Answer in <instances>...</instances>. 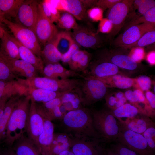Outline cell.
Here are the masks:
<instances>
[{"label":"cell","instance_id":"cell-1","mask_svg":"<svg viewBox=\"0 0 155 155\" xmlns=\"http://www.w3.org/2000/svg\"><path fill=\"white\" fill-rule=\"evenodd\" d=\"M61 132L79 139H96L101 137L94 127L91 110L83 107L67 112L61 119Z\"/></svg>","mask_w":155,"mask_h":155},{"label":"cell","instance_id":"cell-2","mask_svg":"<svg viewBox=\"0 0 155 155\" xmlns=\"http://www.w3.org/2000/svg\"><path fill=\"white\" fill-rule=\"evenodd\" d=\"M31 101L29 94L22 96L13 109L8 122L3 140L9 147L26 132Z\"/></svg>","mask_w":155,"mask_h":155},{"label":"cell","instance_id":"cell-3","mask_svg":"<svg viewBox=\"0 0 155 155\" xmlns=\"http://www.w3.org/2000/svg\"><path fill=\"white\" fill-rule=\"evenodd\" d=\"M94 128L104 142L116 141L120 127L119 118L109 109L91 110Z\"/></svg>","mask_w":155,"mask_h":155},{"label":"cell","instance_id":"cell-4","mask_svg":"<svg viewBox=\"0 0 155 155\" xmlns=\"http://www.w3.org/2000/svg\"><path fill=\"white\" fill-rule=\"evenodd\" d=\"M77 87L83 106H89L105 98L108 88L99 80L85 76Z\"/></svg>","mask_w":155,"mask_h":155},{"label":"cell","instance_id":"cell-5","mask_svg":"<svg viewBox=\"0 0 155 155\" xmlns=\"http://www.w3.org/2000/svg\"><path fill=\"white\" fill-rule=\"evenodd\" d=\"M0 22L5 24L14 37L22 44L41 58L40 44L33 29L12 22L3 16L0 18Z\"/></svg>","mask_w":155,"mask_h":155},{"label":"cell","instance_id":"cell-6","mask_svg":"<svg viewBox=\"0 0 155 155\" xmlns=\"http://www.w3.org/2000/svg\"><path fill=\"white\" fill-rule=\"evenodd\" d=\"M26 79L29 89L40 88L60 92L75 88L81 81L74 78L55 79L39 76Z\"/></svg>","mask_w":155,"mask_h":155},{"label":"cell","instance_id":"cell-7","mask_svg":"<svg viewBox=\"0 0 155 155\" xmlns=\"http://www.w3.org/2000/svg\"><path fill=\"white\" fill-rule=\"evenodd\" d=\"M128 52V49L122 47L105 49L98 52L96 57L111 63L120 69L135 71L140 68L141 65L129 57Z\"/></svg>","mask_w":155,"mask_h":155},{"label":"cell","instance_id":"cell-8","mask_svg":"<svg viewBox=\"0 0 155 155\" xmlns=\"http://www.w3.org/2000/svg\"><path fill=\"white\" fill-rule=\"evenodd\" d=\"M133 0H121L108 10L107 18L112 24L113 28L107 38L112 41L123 27L132 8Z\"/></svg>","mask_w":155,"mask_h":155},{"label":"cell","instance_id":"cell-9","mask_svg":"<svg viewBox=\"0 0 155 155\" xmlns=\"http://www.w3.org/2000/svg\"><path fill=\"white\" fill-rule=\"evenodd\" d=\"M116 141L124 145L138 155H155L143 135L128 130L120 123L119 132Z\"/></svg>","mask_w":155,"mask_h":155},{"label":"cell","instance_id":"cell-10","mask_svg":"<svg viewBox=\"0 0 155 155\" xmlns=\"http://www.w3.org/2000/svg\"><path fill=\"white\" fill-rule=\"evenodd\" d=\"M33 30L40 44L44 46L58 32L56 26L45 13L42 2L38 3V17Z\"/></svg>","mask_w":155,"mask_h":155},{"label":"cell","instance_id":"cell-11","mask_svg":"<svg viewBox=\"0 0 155 155\" xmlns=\"http://www.w3.org/2000/svg\"><path fill=\"white\" fill-rule=\"evenodd\" d=\"M155 24L146 23L129 27L112 41L115 48L132 44L146 32L154 30Z\"/></svg>","mask_w":155,"mask_h":155},{"label":"cell","instance_id":"cell-12","mask_svg":"<svg viewBox=\"0 0 155 155\" xmlns=\"http://www.w3.org/2000/svg\"><path fill=\"white\" fill-rule=\"evenodd\" d=\"M44 119L36 102L31 99L26 132L28 137L34 143L38 149V139L43 130Z\"/></svg>","mask_w":155,"mask_h":155},{"label":"cell","instance_id":"cell-13","mask_svg":"<svg viewBox=\"0 0 155 155\" xmlns=\"http://www.w3.org/2000/svg\"><path fill=\"white\" fill-rule=\"evenodd\" d=\"M87 27L79 25L73 30L72 36L74 41L80 46L86 48H98L103 44L104 39Z\"/></svg>","mask_w":155,"mask_h":155},{"label":"cell","instance_id":"cell-14","mask_svg":"<svg viewBox=\"0 0 155 155\" xmlns=\"http://www.w3.org/2000/svg\"><path fill=\"white\" fill-rule=\"evenodd\" d=\"M38 3L37 0H24L15 18L16 23L33 30L38 17Z\"/></svg>","mask_w":155,"mask_h":155},{"label":"cell","instance_id":"cell-15","mask_svg":"<svg viewBox=\"0 0 155 155\" xmlns=\"http://www.w3.org/2000/svg\"><path fill=\"white\" fill-rule=\"evenodd\" d=\"M120 68L113 63L96 58L91 61L89 65L83 72L86 76L94 78H102L118 74H123Z\"/></svg>","mask_w":155,"mask_h":155},{"label":"cell","instance_id":"cell-16","mask_svg":"<svg viewBox=\"0 0 155 155\" xmlns=\"http://www.w3.org/2000/svg\"><path fill=\"white\" fill-rule=\"evenodd\" d=\"M72 139L70 150L75 155H102L104 150L100 144V142H103L102 140Z\"/></svg>","mask_w":155,"mask_h":155},{"label":"cell","instance_id":"cell-17","mask_svg":"<svg viewBox=\"0 0 155 155\" xmlns=\"http://www.w3.org/2000/svg\"><path fill=\"white\" fill-rule=\"evenodd\" d=\"M97 0H61L60 3L63 11H66L79 20L86 17L87 10L95 6Z\"/></svg>","mask_w":155,"mask_h":155},{"label":"cell","instance_id":"cell-18","mask_svg":"<svg viewBox=\"0 0 155 155\" xmlns=\"http://www.w3.org/2000/svg\"><path fill=\"white\" fill-rule=\"evenodd\" d=\"M28 94L29 89L26 79L19 78L9 81H0V98Z\"/></svg>","mask_w":155,"mask_h":155},{"label":"cell","instance_id":"cell-19","mask_svg":"<svg viewBox=\"0 0 155 155\" xmlns=\"http://www.w3.org/2000/svg\"><path fill=\"white\" fill-rule=\"evenodd\" d=\"M2 57L7 62L12 72L17 77H23L28 79L38 76L39 74L36 69L27 62L21 59Z\"/></svg>","mask_w":155,"mask_h":155},{"label":"cell","instance_id":"cell-20","mask_svg":"<svg viewBox=\"0 0 155 155\" xmlns=\"http://www.w3.org/2000/svg\"><path fill=\"white\" fill-rule=\"evenodd\" d=\"M119 119L121 125L126 129L141 134L148 128L155 126L150 117L142 113L125 120Z\"/></svg>","mask_w":155,"mask_h":155},{"label":"cell","instance_id":"cell-21","mask_svg":"<svg viewBox=\"0 0 155 155\" xmlns=\"http://www.w3.org/2000/svg\"><path fill=\"white\" fill-rule=\"evenodd\" d=\"M42 75L44 77L55 79H59V77L61 79L84 77L77 72L64 67L59 62L44 65Z\"/></svg>","mask_w":155,"mask_h":155},{"label":"cell","instance_id":"cell-22","mask_svg":"<svg viewBox=\"0 0 155 155\" xmlns=\"http://www.w3.org/2000/svg\"><path fill=\"white\" fill-rule=\"evenodd\" d=\"M10 35L11 39L18 46L20 59L30 64L35 68L39 74L42 75L44 65L42 59L22 44L13 35L10 34Z\"/></svg>","mask_w":155,"mask_h":155},{"label":"cell","instance_id":"cell-23","mask_svg":"<svg viewBox=\"0 0 155 155\" xmlns=\"http://www.w3.org/2000/svg\"><path fill=\"white\" fill-rule=\"evenodd\" d=\"M54 126L52 121L44 118L43 131L38 139V149L42 155H48L53 139Z\"/></svg>","mask_w":155,"mask_h":155},{"label":"cell","instance_id":"cell-24","mask_svg":"<svg viewBox=\"0 0 155 155\" xmlns=\"http://www.w3.org/2000/svg\"><path fill=\"white\" fill-rule=\"evenodd\" d=\"M96 78L102 82L108 88L127 89L134 87L135 83V78L129 77L123 74H118Z\"/></svg>","mask_w":155,"mask_h":155},{"label":"cell","instance_id":"cell-25","mask_svg":"<svg viewBox=\"0 0 155 155\" xmlns=\"http://www.w3.org/2000/svg\"><path fill=\"white\" fill-rule=\"evenodd\" d=\"M11 147L17 155H42L34 143L24 135L16 140Z\"/></svg>","mask_w":155,"mask_h":155},{"label":"cell","instance_id":"cell-26","mask_svg":"<svg viewBox=\"0 0 155 155\" xmlns=\"http://www.w3.org/2000/svg\"><path fill=\"white\" fill-rule=\"evenodd\" d=\"M91 54L85 50H79L68 62L70 69L77 72H83L87 69L91 60Z\"/></svg>","mask_w":155,"mask_h":155},{"label":"cell","instance_id":"cell-27","mask_svg":"<svg viewBox=\"0 0 155 155\" xmlns=\"http://www.w3.org/2000/svg\"><path fill=\"white\" fill-rule=\"evenodd\" d=\"M72 140V137L64 133H54L48 155H57L63 151L70 150Z\"/></svg>","mask_w":155,"mask_h":155},{"label":"cell","instance_id":"cell-28","mask_svg":"<svg viewBox=\"0 0 155 155\" xmlns=\"http://www.w3.org/2000/svg\"><path fill=\"white\" fill-rule=\"evenodd\" d=\"M0 39L1 56L7 58L20 59L18 46L10 38L9 34L5 30Z\"/></svg>","mask_w":155,"mask_h":155},{"label":"cell","instance_id":"cell-29","mask_svg":"<svg viewBox=\"0 0 155 155\" xmlns=\"http://www.w3.org/2000/svg\"><path fill=\"white\" fill-rule=\"evenodd\" d=\"M22 96H13L9 99L6 103L3 114L0 119V142L4 139L7 124L12 112Z\"/></svg>","mask_w":155,"mask_h":155},{"label":"cell","instance_id":"cell-30","mask_svg":"<svg viewBox=\"0 0 155 155\" xmlns=\"http://www.w3.org/2000/svg\"><path fill=\"white\" fill-rule=\"evenodd\" d=\"M61 100L62 105L66 111H69L84 107L77 88L63 94Z\"/></svg>","mask_w":155,"mask_h":155},{"label":"cell","instance_id":"cell-31","mask_svg":"<svg viewBox=\"0 0 155 155\" xmlns=\"http://www.w3.org/2000/svg\"><path fill=\"white\" fill-rule=\"evenodd\" d=\"M54 38L44 45L42 50L41 57L44 65L58 63L61 61L62 55L55 45Z\"/></svg>","mask_w":155,"mask_h":155},{"label":"cell","instance_id":"cell-32","mask_svg":"<svg viewBox=\"0 0 155 155\" xmlns=\"http://www.w3.org/2000/svg\"><path fill=\"white\" fill-rule=\"evenodd\" d=\"M69 91L55 92L42 89H30L29 94L31 99L36 102L43 103L61 97Z\"/></svg>","mask_w":155,"mask_h":155},{"label":"cell","instance_id":"cell-33","mask_svg":"<svg viewBox=\"0 0 155 155\" xmlns=\"http://www.w3.org/2000/svg\"><path fill=\"white\" fill-rule=\"evenodd\" d=\"M113 115L117 118H131L140 113L145 114L137 106L130 103H126L122 106L113 110L110 109Z\"/></svg>","mask_w":155,"mask_h":155},{"label":"cell","instance_id":"cell-34","mask_svg":"<svg viewBox=\"0 0 155 155\" xmlns=\"http://www.w3.org/2000/svg\"><path fill=\"white\" fill-rule=\"evenodd\" d=\"M54 40L57 49L62 55L68 51L75 42L71 35L66 31L58 32Z\"/></svg>","mask_w":155,"mask_h":155},{"label":"cell","instance_id":"cell-35","mask_svg":"<svg viewBox=\"0 0 155 155\" xmlns=\"http://www.w3.org/2000/svg\"><path fill=\"white\" fill-rule=\"evenodd\" d=\"M24 0H0V10L5 18H15L18 9Z\"/></svg>","mask_w":155,"mask_h":155},{"label":"cell","instance_id":"cell-36","mask_svg":"<svg viewBox=\"0 0 155 155\" xmlns=\"http://www.w3.org/2000/svg\"><path fill=\"white\" fill-rule=\"evenodd\" d=\"M57 22L59 27L67 30H74L78 26L75 18L66 11L60 12L59 18Z\"/></svg>","mask_w":155,"mask_h":155},{"label":"cell","instance_id":"cell-37","mask_svg":"<svg viewBox=\"0 0 155 155\" xmlns=\"http://www.w3.org/2000/svg\"><path fill=\"white\" fill-rule=\"evenodd\" d=\"M146 23L155 24V6L143 15L130 20L125 24V29L132 26Z\"/></svg>","mask_w":155,"mask_h":155},{"label":"cell","instance_id":"cell-38","mask_svg":"<svg viewBox=\"0 0 155 155\" xmlns=\"http://www.w3.org/2000/svg\"><path fill=\"white\" fill-rule=\"evenodd\" d=\"M155 41V30L146 32L134 43L120 47L127 49L135 47H143L154 43Z\"/></svg>","mask_w":155,"mask_h":155},{"label":"cell","instance_id":"cell-39","mask_svg":"<svg viewBox=\"0 0 155 155\" xmlns=\"http://www.w3.org/2000/svg\"><path fill=\"white\" fill-rule=\"evenodd\" d=\"M154 6L155 0H133L132 8H133V10L137 9V17L144 14L148 10Z\"/></svg>","mask_w":155,"mask_h":155},{"label":"cell","instance_id":"cell-40","mask_svg":"<svg viewBox=\"0 0 155 155\" xmlns=\"http://www.w3.org/2000/svg\"><path fill=\"white\" fill-rule=\"evenodd\" d=\"M18 78L12 72L4 58L0 56V81H9Z\"/></svg>","mask_w":155,"mask_h":155},{"label":"cell","instance_id":"cell-41","mask_svg":"<svg viewBox=\"0 0 155 155\" xmlns=\"http://www.w3.org/2000/svg\"><path fill=\"white\" fill-rule=\"evenodd\" d=\"M152 84V81L151 78L147 76L142 75L135 78L134 87L143 92H146L150 89Z\"/></svg>","mask_w":155,"mask_h":155},{"label":"cell","instance_id":"cell-42","mask_svg":"<svg viewBox=\"0 0 155 155\" xmlns=\"http://www.w3.org/2000/svg\"><path fill=\"white\" fill-rule=\"evenodd\" d=\"M42 3L44 12L47 16L53 22H57L60 15L59 11L54 6H51L46 1Z\"/></svg>","mask_w":155,"mask_h":155},{"label":"cell","instance_id":"cell-43","mask_svg":"<svg viewBox=\"0 0 155 155\" xmlns=\"http://www.w3.org/2000/svg\"><path fill=\"white\" fill-rule=\"evenodd\" d=\"M110 145L112 151L119 155H138L135 152L117 141Z\"/></svg>","mask_w":155,"mask_h":155},{"label":"cell","instance_id":"cell-44","mask_svg":"<svg viewBox=\"0 0 155 155\" xmlns=\"http://www.w3.org/2000/svg\"><path fill=\"white\" fill-rule=\"evenodd\" d=\"M149 148L153 151L155 150V126L147 129L142 134Z\"/></svg>","mask_w":155,"mask_h":155},{"label":"cell","instance_id":"cell-45","mask_svg":"<svg viewBox=\"0 0 155 155\" xmlns=\"http://www.w3.org/2000/svg\"><path fill=\"white\" fill-rule=\"evenodd\" d=\"M130 49L128 52L129 55L136 63H140L146 56L144 47H135Z\"/></svg>","mask_w":155,"mask_h":155},{"label":"cell","instance_id":"cell-46","mask_svg":"<svg viewBox=\"0 0 155 155\" xmlns=\"http://www.w3.org/2000/svg\"><path fill=\"white\" fill-rule=\"evenodd\" d=\"M103 11L102 9L94 6L87 10L86 15L94 22L100 21L103 18Z\"/></svg>","mask_w":155,"mask_h":155},{"label":"cell","instance_id":"cell-47","mask_svg":"<svg viewBox=\"0 0 155 155\" xmlns=\"http://www.w3.org/2000/svg\"><path fill=\"white\" fill-rule=\"evenodd\" d=\"M113 28L112 24L107 18H103L100 21L97 32L109 34Z\"/></svg>","mask_w":155,"mask_h":155},{"label":"cell","instance_id":"cell-48","mask_svg":"<svg viewBox=\"0 0 155 155\" xmlns=\"http://www.w3.org/2000/svg\"><path fill=\"white\" fill-rule=\"evenodd\" d=\"M79 50V46L75 42L68 51L62 55L61 61L63 63H68L73 55Z\"/></svg>","mask_w":155,"mask_h":155},{"label":"cell","instance_id":"cell-49","mask_svg":"<svg viewBox=\"0 0 155 155\" xmlns=\"http://www.w3.org/2000/svg\"><path fill=\"white\" fill-rule=\"evenodd\" d=\"M121 0H97L95 6L102 9L103 11L109 9Z\"/></svg>","mask_w":155,"mask_h":155},{"label":"cell","instance_id":"cell-50","mask_svg":"<svg viewBox=\"0 0 155 155\" xmlns=\"http://www.w3.org/2000/svg\"><path fill=\"white\" fill-rule=\"evenodd\" d=\"M145 95L150 110L154 117L155 112V94L149 90L146 91Z\"/></svg>","mask_w":155,"mask_h":155},{"label":"cell","instance_id":"cell-51","mask_svg":"<svg viewBox=\"0 0 155 155\" xmlns=\"http://www.w3.org/2000/svg\"><path fill=\"white\" fill-rule=\"evenodd\" d=\"M105 98L106 104L107 107L110 109H114L118 99L115 97L114 94H108Z\"/></svg>","mask_w":155,"mask_h":155},{"label":"cell","instance_id":"cell-52","mask_svg":"<svg viewBox=\"0 0 155 155\" xmlns=\"http://www.w3.org/2000/svg\"><path fill=\"white\" fill-rule=\"evenodd\" d=\"M124 94L127 100L131 104L136 105L138 103L137 98L133 91L128 90L125 92Z\"/></svg>","mask_w":155,"mask_h":155},{"label":"cell","instance_id":"cell-53","mask_svg":"<svg viewBox=\"0 0 155 155\" xmlns=\"http://www.w3.org/2000/svg\"><path fill=\"white\" fill-rule=\"evenodd\" d=\"M146 59L148 63L151 66L155 64V51L152 50L149 51L146 55Z\"/></svg>","mask_w":155,"mask_h":155},{"label":"cell","instance_id":"cell-54","mask_svg":"<svg viewBox=\"0 0 155 155\" xmlns=\"http://www.w3.org/2000/svg\"><path fill=\"white\" fill-rule=\"evenodd\" d=\"M9 98L5 96L0 98V119L3 114L6 103Z\"/></svg>","mask_w":155,"mask_h":155},{"label":"cell","instance_id":"cell-55","mask_svg":"<svg viewBox=\"0 0 155 155\" xmlns=\"http://www.w3.org/2000/svg\"><path fill=\"white\" fill-rule=\"evenodd\" d=\"M0 155H17L12 147H9L6 150L1 151Z\"/></svg>","mask_w":155,"mask_h":155},{"label":"cell","instance_id":"cell-56","mask_svg":"<svg viewBox=\"0 0 155 155\" xmlns=\"http://www.w3.org/2000/svg\"><path fill=\"white\" fill-rule=\"evenodd\" d=\"M127 100L125 96L118 99L114 109L120 107L127 103Z\"/></svg>","mask_w":155,"mask_h":155},{"label":"cell","instance_id":"cell-57","mask_svg":"<svg viewBox=\"0 0 155 155\" xmlns=\"http://www.w3.org/2000/svg\"><path fill=\"white\" fill-rule=\"evenodd\" d=\"M57 155H75L70 150L63 151Z\"/></svg>","mask_w":155,"mask_h":155},{"label":"cell","instance_id":"cell-58","mask_svg":"<svg viewBox=\"0 0 155 155\" xmlns=\"http://www.w3.org/2000/svg\"><path fill=\"white\" fill-rule=\"evenodd\" d=\"M115 97L118 100L124 96V93L121 92H118L114 94Z\"/></svg>","mask_w":155,"mask_h":155},{"label":"cell","instance_id":"cell-59","mask_svg":"<svg viewBox=\"0 0 155 155\" xmlns=\"http://www.w3.org/2000/svg\"><path fill=\"white\" fill-rule=\"evenodd\" d=\"M5 30L2 28L1 25V23H0V39L3 36Z\"/></svg>","mask_w":155,"mask_h":155},{"label":"cell","instance_id":"cell-60","mask_svg":"<svg viewBox=\"0 0 155 155\" xmlns=\"http://www.w3.org/2000/svg\"><path fill=\"white\" fill-rule=\"evenodd\" d=\"M108 153L110 155H119L115 152L112 151L111 150L107 151Z\"/></svg>","mask_w":155,"mask_h":155},{"label":"cell","instance_id":"cell-61","mask_svg":"<svg viewBox=\"0 0 155 155\" xmlns=\"http://www.w3.org/2000/svg\"><path fill=\"white\" fill-rule=\"evenodd\" d=\"M2 16H3V15H2L1 11H0V18H1V17ZM0 23H1L0 22Z\"/></svg>","mask_w":155,"mask_h":155},{"label":"cell","instance_id":"cell-62","mask_svg":"<svg viewBox=\"0 0 155 155\" xmlns=\"http://www.w3.org/2000/svg\"><path fill=\"white\" fill-rule=\"evenodd\" d=\"M1 151L0 150V153Z\"/></svg>","mask_w":155,"mask_h":155}]
</instances>
